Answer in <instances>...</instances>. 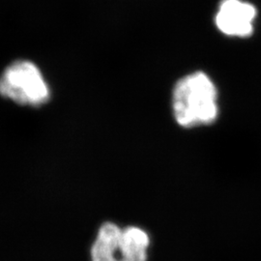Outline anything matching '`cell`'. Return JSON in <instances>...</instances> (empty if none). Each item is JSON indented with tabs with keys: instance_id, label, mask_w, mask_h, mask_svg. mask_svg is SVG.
<instances>
[{
	"instance_id": "obj_1",
	"label": "cell",
	"mask_w": 261,
	"mask_h": 261,
	"mask_svg": "<svg viewBox=\"0 0 261 261\" xmlns=\"http://www.w3.org/2000/svg\"><path fill=\"white\" fill-rule=\"evenodd\" d=\"M175 120L185 128L209 125L219 113L218 91L203 72H195L178 81L172 95Z\"/></svg>"
},
{
	"instance_id": "obj_2",
	"label": "cell",
	"mask_w": 261,
	"mask_h": 261,
	"mask_svg": "<svg viewBox=\"0 0 261 261\" xmlns=\"http://www.w3.org/2000/svg\"><path fill=\"white\" fill-rule=\"evenodd\" d=\"M148 234L137 226L119 227L107 222L101 225L91 248V261H146Z\"/></svg>"
},
{
	"instance_id": "obj_3",
	"label": "cell",
	"mask_w": 261,
	"mask_h": 261,
	"mask_svg": "<svg viewBox=\"0 0 261 261\" xmlns=\"http://www.w3.org/2000/svg\"><path fill=\"white\" fill-rule=\"evenodd\" d=\"M0 95L22 106L41 107L47 103L50 91L38 66L29 60H17L0 76Z\"/></svg>"
},
{
	"instance_id": "obj_4",
	"label": "cell",
	"mask_w": 261,
	"mask_h": 261,
	"mask_svg": "<svg viewBox=\"0 0 261 261\" xmlns=\"http://www.w3.org/2000/svg\"><path fill=\"white\" fill-rule=\"evenodd\" d=\"M256 10L241 0H224L216 16V25L225 35L249 37L253 31Z\"/></svg>"
}]
</instances>
